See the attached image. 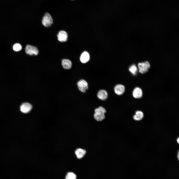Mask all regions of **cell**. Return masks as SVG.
Listing matches in <instances>:
<instances>
[{
  "label": "cell",
  "mask_w": 179,
  "mask_h": 179,
  "mask_svg": "<svg viewBox=\"0 0 179 179\" xmlns=\"http://www.w3.org/2000/svg\"><path fill=\"white\" fill-rule=\"evenodd\" d=\"M26 53L30 55H38L39 51L37 48L35 46L28 45L25 48Z\"/></svg>",
  "instance_id": "cell-4"
},
{
  "label": "cell",
  "mask_w": 179,
  "mask_h": 179,
  "mask_svg": "<svg viewBox=\"0 0 179 179\" xmlns=\"http://www.w3.org/2000/svg\"><path fill=\"white\" fill-rule=\"evenodd\" d=\"M85 149L81 148H78L75 151V153L78 159L82 158L85 155L86 153Z\"/></svg>",
  "instance_id": "cell-11"
},
{
  "label": "cell",
  "mask_w": 179,
  "mask_h": 179,
  "mask_svg": "<svg viewBox=\"0 0 179 179\" xmlns=\"http://www.w3.org/2000/svg\"><path fill=\"white\" fill-rule=\"evenodd\" d=\"M32 108V105L30 103L25 102L22 104L20 106V111L23 113H27L29 112Z\"/></svg>",
  "instance_id": "cell-7"
},
{
  "label": "cell",
  "mask_w": 179,
  "mask_h": 179,
  "mask_svg": "<svg viewBox=\"0 0 179 179\" xmlns=\"http://www.w3.org/2000/svg\"><path fill=\"white\" fill-rule=\"evenodd\" d=\"M57 36L58 40L60 42H66L67 40L68 34L64 31H60L57 34Z\"/></svg>",
  "instance_id": "cell-6"
},
{
  "label": "cell",
  "mask_w": 179,
  "mask_h": 179,
  "mask_svg": "<svg viewBox=\"0 0 179 179\" xmlns=\"http://www.w3.org/2000/svg\"><path fill=\"white\" fill-rule=\"evenodd\" d=\"M13 48L14 51H18L21 50L22 47L21 45L20 44L18 43H16L13 45Z\"/></svg>",
  "instance_id": "cell-17"
},
{
  "label": "cell",
  "mask_w": 179,
  "mask_h": 179,
  "mask_svg": "<svg viewBox=\"0 0 179 179\" xmlns=\"http://www.w3.org/2000/svg\"><path fill=\"white\" fill-rule=\"evenodd\" d=\"M130 72L133 75H136L137 74L138 69L135 64H133L130 66L129 68Z\"/></svg>",
  "instance_id": "cell-15"
},
{
  "label": "cell",
  "mask_w": 179,
  "mask_h": 179,
  "mask_svg": "<svg viewBox=\"0 0 179 179\" xmlns=\"http://www.w3.org/2000/svg\"><path fill=\"white\" fill-rule=\"evenodd\" d=\"M177 141L178 142L179 144V138L178 139Z\"/></svg>",
  "instance_id": "cell-19"
},
{
  "label": "cell",
  "mask_w": 179,
  "mask_h": 179,
  "mask_svg": "<svg viewBox=\"0 0 179 179\" xmlns=\"http://www.w3.org/2000/svg\"><path fill=\"white\" fill-rule=\"evenodd\" d=\"M66 179H76V175L71 172L68 173L66 176Z\"/></svg>",
  "instance_id": "cell-16"
},
{
  "label": "cell",
  "mask_w": 179,
  "mask_h": 179,
  "mask_svg": "<svg viewBox=\"0 0 179 179\" xmlns=\"http://www.w3.org/2000/svg\"><path fill=\"white\" fill-rule=\"evenodd\" d=\"M114 91L115 93L118 95H121L123 94L125 90L124 86L122 84H118L114 87Z\"/></svg>",
  "instance_id": "cell-8"
},
{
  "label": "cell",
  "mask_w": 179,
  "mask_h": 179,
  "mask_svg": "<svg viewBox=\"0 0 179 179\" xmlns=\"http://www.w3.org/2000/svg\"><path fill=\"white\" fill-rule=\"evenodd\" d=\"M93 116L95 119L98 121H101L105 118V113L106 112L105 109L102 106H99L94 110Z\"/></svg>",
  "instance_id": "cell-1"
},
{
  "label": "cell",
  "mask_w": 179,
  "mask_h": 179,
  "mask_svg": "<svg viewBox=\"0 0 179 179\" xmlns=\"http://www.w3.org/2000/svg\"><path fill=\"white\" fill-rule=\"evenodd\" d=\"M178 159L179 161V150L178 151V154L177 155Z\"/></svg>",
  "instance_id": "cell-18"
},
{
  "label": "cell",
  "mask_w": 179,
  "mask_h": 179,
  "mask_svg": "<svg viewBox=\"0 0 179 179\" xmlns=\"http://www.w3.org/2000/svg\"><path fill=\"white\" fill-rule=\"evenodd\" d=\"M97 96L99 99L104 100H106L107 98L108 93L105 90H101L98 92Z\"/></svg>",
  "instance_id": "cell-10"
},
{
  "label": "cell",
  "mask_w": 179,
  "mask_h": 179,
  "mask_svg": "<svg viewBox=\"0 0 179 179\" xmlns=\"http://www.w3.org/2000/svg\"><path fill=\"white\" fill-rule=\"evenodd\" d=\"M90 58V55L88 53L85 51L82 54L80 57V60L82 63H85L89 60Z\"/></svg>",
  "instance_id": "cell-13"
},
{
  "label": "cell",
  "mask_w": 179,
  "mask_h": 179,
  "mask_svg": "<svg viewBox=\"0 0 179 179\" xmlns=\"http://www.w3.org/2000/svg\"><path fill=\"white\" fill-rule=\"evenodd\" d=\"M133 95L136 98H140L142 96L143 93L142 90L139 87L135 88L133 91Z\"/></svg>",
  "instance_id": "cell-9"
},
{
  "label": "cell",
  "mask_w": 179,
  "mask_h": 179,
  "mask_svg": "<svg viewBox=\"0 0 179 179\" xmlns=\"http://www.w3.org/2000/svg\"><path fill=\"white\" fill-rule=\"evenodd\" d=\"M143 112L140 111H137L135 112V114L133 116V119L135 121H139L142 120L143 117Z\"/></svg>",
  "instance_id": "cell-14"
},
{
  "label": "cell",
  "mask_w": 179,
  "mask_h": 179,
  "mask_svg": "<svg viewBox=\"0 0 179 179\" xmlns=\"http://www.w3.org/2000/svg\"><path fill=\"white\" fill-rule=\"evenodd\" d=\"M42 22L44 26L48 27L53 24V20L50 14L49 13L46 12L43 16Z\"/></svg>",
  "instance_id": "cell-2"
},
{
  "label": "cell",
  "mask_w": 179,
  "mask_h": 179,
  "mask_svg": "<svg viewBox=\"0 0 179 179\" xmlns=\"http://www.w3.org/2000/svg\"><path fill=\"white\" fill-rule=\"evenodd\" d=\"M79 90L83 92H85L88 88L87 82L85 80L81 79L77 83Z\"/></svg>",
  "instance_id": "cell-5"
},
{
  "label": "cell",
  "mask_w": 179,
  "mask_h": 179,
  "mask_svg": "<svg viewBox=\"0 0 179 179\" xmlns=\"http://www.w3.org/2000/svg\"><path fill=\"white\" fill-rule=\"evenodd\" d=\"M62 65L63 68L65 69H70L72 66L71 61L67 59H64L62 60Z\"/></svg>",
  "instance_id": "cell-12"
},
{
  "label": "cell",
  "mask_w": 179,
  "mask_h": 179,
  "mask_svg": "<svg viewBox=\"0 0 179 179\" xmlns=\"http://www.w3.org/2000/svg\"></svg>",
  "instance_id": "cell-20"
},
{
  "label": "cell",
  "mask_w": 179,
  "mask_h": 179,
  "mask_svg": "<svg viewBox=\"0 0 179 179\" xmlns=\"http://www.w3.org/2000/svg\"><path fill=\"white\" fill-rule=\"evenodd\" d=\"M138 66L139 72L141 74H144L148 72L150 67L149 63L147 61L138 64Z\"/></svg>",
  "instance_id": "cell-3"
}]
</instances>
